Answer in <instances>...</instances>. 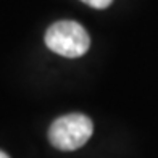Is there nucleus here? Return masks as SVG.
Instances as JSON below:
<instances>
[{
	"label": "nucleus",
	"mask_w": 158,
	"mask_h": 158,
	"mask_svg": "<svg viewBox=\"0 0 158 158\" xmlns=\"http://www.w3.org/2000/svg\"><path fill=\"white\" fill-rule=\"evenodd\" d=\"M94 134V123L82 113H71L56 118L48 129L50 143L63 152H73L89 142Z\"/></svg>",
	"instance_id": "obj_1"
},
{
	"label": "nucleus",
	"mask_w": 158,
	"mask_h": 158,
	"mask_svg": "<svg viewBox=\"0 0 158 158\" xmlns=\"http://www.w3.org/2000/svg\"><path fill=\"white\" fill-rule=\"evenodd\" d=\"M81 2H84L85 5H89V6H92V8L103 10V8H108L113 0H81Z\"/></svg>",
	"instance_id": "obj_3"
},
{
	"label": "nucleus",
	"mask_w": 158,
	"mask_h": 158,
	"mask_svg": "<svg viewBox=\"0 0 158 158\" xmlns=\"http://www.w3.org/2000/svg\"><path fill=\"white\" fill-rule=\"evenodd\" d=\"M45 45L53 53L77 58L82 56L90 47V37L84 27L71 19L56 21L45 32Z\"/></svg>",
	"instance_id": "obj_2"
},
{
	"label": "nucleus",
	"mask_w": 158,
	"mask_h": 158,
	"mask_svg": "<svg viewBox=\"0 0 158 158\" xmlns=\"http://www.w3.org/2000/svg\"><path fill=\"white\" fill-rule=\"evenodd\" d=\"M0 158H10L8 155H6L5 152H2V150H0Z\"/></svg>",
	"instance_id": "obj_4"
}]
</instances>
